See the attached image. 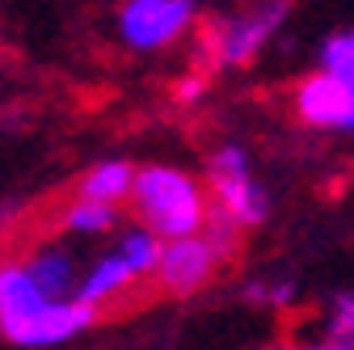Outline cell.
I'll return each instance as SVG.
<instances>
[{
    "instance_id": "10",
    "label": "cell",
    "mask_w": 354,
    "mask_h": 350,
    "mask_svg": "<svg viewBox=\"0 0 354 350\" xmlns=\"http://www.w3.org/2000/svg\"><path fill=\"white\" fill-rule=\"evenodd\" d=\"M26 266H30L34 283L47 291L51 300H68V295H76V287H80L76 257H72V249H64V245H38L34 253H26Z\"/></svg>"
},
{
    "instance_id": "11",
    "label": "cell",
    "mask_w": 354,
    "mask_h": 350,
    "mask_svg": "<svg viewBox=\"0 0 354 350\" xmlns=\"http://www.w3.org/2000/svg\"><path fill=\"white\" fill-rule=\"evenodd\" d=\"M136 178H140V169L131 160H97V165L84 169V178L76 182V194L118 207V203H127L136 194Z\"/></svg>"
},
{
    "instance_id": "6",
    "label": "cell",
    "mask_w": 354,
    "mask_h": 350,
    "mask_svg": "<svg viewBox=\"0 0 354 350\" xmlns=\"http://www.w3.org/2000/svg\"><path fill=\"white\" fill-rule=\"evenodd\" d=\"M291 110L304 127L317 131H354V80H342L333 72H313L295 84Z\"/></svg>"
},
{
    "instance_id": "7",
    "label": "cell",
    "mask_w": 354,
    "mask_h": 350,
    "mask_svg": "<svg viewBox=\"0 0 354 350\" xmlns=\"http://www.w3.org/2000/svg\"><path fill=\"white\" fill-rule=\"evenodd\" d=\"M93 321H97V308H93V304H84L80 295L47 300V304H42V308H38L26 325H17L5 342H13V346H21V350H51V346H64V342H72L76 333H84Z\"/></svg>"
},
{
    "instance_id": "15",
    "label": "cell",
    "mask_w": 354,
    "mask_h": 350,
    "mask_svg": "<svg viewBox=\"0 0 354 350\" xmlns=\"http://www.w3.org/2000/svg\"><path fill=\"white\" fill-rule=\"evenodd\" d=\"M266 350H287V346H266Z\"/></svg>"
},
{
    "instance_id": "3",
    "label": "cell",
    "mask_w": 354,
    "mask_h": 350,
    "mask_svg": "<svg viewBox=\"0 0 354 350\" xmlns=\"http://www.w3.org/2000/svg\"><path fill=\"white\" fill-rule=\"evenodd\" d=\"M198 21V0H122L114 13L118 42L136 55H156L173 47Z\"/></svg>"
},
{
    "instance_id": "12",
    "label": "cell",
    "mask_w": 354,
    "mask_h": 350,
    "mask_svg": "<svg viewBox=\"0 0 354 350\" xmlns=\"http://www.w3.org/2000/svg\"><path fill=\"white\" fill-rule=\"evenodd\" d=\"M59 224H64L72 237H102V232H110V228L118 224V207L76 194V199L59 211Z\"/></svg>"
},
{
    "instance_id": "1",
    "label": "cell",
    "mask_w": 354,
    "mask_h": 350,
    "mask_svg": "<svg viewBox=\"0 0 354 350\" xmlns=\"http://www.w3.org/2000/svg\"><path fill=\"white\" fill-rule=\"evenodd\" d=\"M131 203H136L140 224L152 228L165 241L203 232L207 215H211L207 182H198L194 173L177 169V165H148V169H140Z\"/></svg>"
},
{
    "instance_id": "5",
    "label": "cell",
    "mask_w": 354,
    "mask_h": 350,
    "mask_svg": "<svg viewBox=\"0 0 354 350\" xmlns=\"http://www.w3.org/2000/svg\"><path fill=\"white\" fill-rule=\"evenodd\" d=\"M219 266H224V253L207 241V232H194V237L165 241L152 279H156V287H160L165 295H177V300H182V295L203 291V287L215 279Z\"/></svg>"
},
{
    "instance_id": "2",
    "label": "cell",
    "mask_w": 354,
    "mask_h": 350,
    "mask_svg": "<svg viewBox=\"0 0 354 350\" xmlns=\"http://www.w3.org/2000/svg\"><path fill=\"white\" fill-rule=\"evenodd\" d=\"M291 13V0H249L245 9L207 21L203 47L215 68H245L261 55V47L279 34Z\"/></svg>"
},
{
    "instance_id": "13",
    "label": "cell",
    "mask_w": 354,
    "mask_h": 350,
    "mask_svg": "<svg viewBox=\"0 0 354 350\" xmlns=\"http://www.w3.org/2000/svg\"><path fill=\"white\" fill-rule=\"evenodd\" d=\"M160 249H165V237H156L152 228L136 224V228H122L118 237V253L136 266L140 279H152L156 275V261H160Z\"/></svg>"
},
{
    "instance_id": "8",
    "label": "cell",
    "mask_w": 354,
    "mask_h": 350,
    "mask_svg": "<svg viewBox=\"0 0 354 350\" xmlns=\"http://www.w3.org/2000/svg\"><path fill=\"white\" fill-rule=\"evenodd\" d=\"M51 295L42 291L26 266V257H0V338L26 325Z\"/></svg>"
},
{
    "instance_id": "14",
    "label": "cell",
    "mask_w": 354,
    "mask_h": 350,
    "mask_svg": "<svg viewBox=\"0 0 354 350\" xmlns=\"http://www.w3.org/2000/svg\"><path fill=\"white\" fill-rule=\"evenodd\" d=\"M321 68L342 76V80H354V30H337L325 38L321 47Z\"/></svg>"
},
{
    "instance_id": "9",
    "label": "cell",
    "mask_w": 354,
    "mask_h": 350,
    "mask_svg": "<svg viewBox=\"0 0 354 350\" xmlns=\"http://www.w3.org/2000/svg\"><path fill=\"white\" fill-rule=\"evenodd\" d=\"M140 283V275H136V266L114 249V253H106V257H97L93 266H88L84 275H80V287H76V295L84 300V304H93V308L102 313L106 304H114V300H122L131 287Z\"/></svg>"
},
{
    "instance_id": "4",
    "label": "cell",
    "mask_w": 354,
    "mask_h": 350,
    "mask_svg": "<svg viewBox=\"0 0 354 350\" xmlns=\"http://www.w3.org/2000/svg\"><path fill=\"white\" fill-rule=\"evenodd\" d=\"M207 190H211V203L224 215H232L245 232L266 224V215H270V194H266V186L253 182L249 152L236 144H224L207 160Z\"/></svg>"
}]
</instances>
